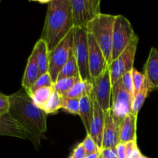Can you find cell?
<instances>
[{
  "label": "cell",
  "instance_id": "cell-29",
  "mask_svg": "<svg viewBox=\"0 0 158 158\" xmlns=\"http://www.w3.org/2000/svg\"><path fill=\"white\" fill-rule=\"evenodd\" d=\"M82 143H83V148H84L85 151H86V155L100 151V149L98 148L97 143H95V141L93 140L92 137L89 134H86V138L82 142Z\"/></svg>",
  "mask_w": 158,
  "mask_h": 158
},
{
  "label": "cell",
  "instance_id": "cell-6",
  "mask_svg": "<svg viewBox=\"0 0 158 158\" xmlns=\"http://www.w3.org/2000/svg\"><path fill=\"white\" fill-rule=\"evenodd\" d=\"M73 53L80 71V78L83 81L92 82L89 68L88 32L86 29L74 27Z\"/></svg>",
  "mask_w": 158,
  "mask_h": 158
},
{
  "label": "cell",
  "instance_id": "cell-23",
  "mask_svg": "<svg viewBox=\"0 0 158 158\" xmlns=\"http://www.w3.org/2000/svg\"><path fill=\"white\" fill-rule=\"evenodd\" d=\"M71 77H80V71H79L77 60L74 56L73 49L70 52L68 61L66 62L62 69L61 72L59 74L57 80L63 78H71Z\"/></svg>",
  "mask_w": 158,
  "mask_h": 158
},
{
  "label": "cell",
  "instance_id": "cell-25",
  "mask_svg": "<svg viewBox=\"0 0 158 158\" xmlns=\"http://www.w3.org/2000/svg\"><path fill=\"white\" fill-rule=\"evenodd\" d=\"M62 103H63V97L54 90L50 99L47 102L45 107L43 108V110L47 114H54L60 109H61Z\"/></svg>",
  "mask_w": 158,
  "mask_h": 158
},
{
  "label": "cell",
  "instance_id": "cell-14",
  "mask_svg": "<svg viewBox=\"0 0 158 158\" xmlns=\"http://www.w3.org/2000/svg\"><path fill=\"white\" fill-rule=\"evenodd\" d=\"M105 114L97 100L94 98V117L91 122L89 135L95 141L98 148L101 150L103 141V133L104 128Z\"/></svg>",
  "mask_w": 158,
  "mask_h": 158
},
{
  "label": "cell",
  "instance_id": "cell-19",
  "mask_svg": "<svg viewBox=\"0 0 158 158\" xmlns=\"http://www.w3.org/2000/svg\"><path fill=\"white\" fill-rule=\"evenodd\" d=\"M33 49L35 51L40 76H42L49 70V50L46 43L41 39L36 42Z\"/></svg>",
  "mask_w": 158,
  "mask_h": 158
},
{
  "label": "cell",
  "instance_id": "cell-16",
  "mask_svg": "<svg viewBox=\"0 0 158 158\" xmlns=\"http://www.w3.org/2000/svg\"><path fill=\"white\" fill-rule=\"evenodd\" d=\"M143 75L154 89H158V49L152 47L143 66Z\"/></svg>",
  "mask_w": 158,
  "mask_h": 158
},
{
  "label": "cell",
  "instance_id": "cell-7",
  "mask_svg": "<svg viewBox=\"0 0 158 158\" xmlns=\"http://www.w3.org/2000/svg\"><path fill=\"white\" fill-rule=\"evenodd\" d=\"M74 27L86 29L100 12V0H71Z\"/></svg>",
  "mask_w": 158,
  "mask_h": 158
},
{
  "label": "cell",
  "instance_id": "cell-26",
  "mask_svg": "<svg viewBox=\"0 0 158 158\" xmlns=\"http://www.w3.org/2000/svg\"><path fill=\"white\" fill-rule=\"evenodd\" d=\"M62 109L74 115L80 116V100L63 97Z\"/></svg>",
  "mask_w": 158,
  "mask_h": 158
},
{
  "label": "cell",
  "instance_id": "cell-33",
  "mask_svg": "<svg viewBox=\"0 0 158 158\" xmlns=\"http://www.w3.org/2000/svg\"><path fill=\"white\" fill-rule=\"evenodd\" d=\"M100 156L103 158H118L115 149L102 148L100 150Z\"/></svg>",
  "mask_w": 158,
  "mask_h": 158
},
{
  "label": "cell",
  "instance_id": "cell-13",
  "mask_svg": "<svg viewBox=\"0 0 158 158\" xmlns=\"http://www.w3.org/2000/svg\"><path fill=\"white\" fill-rule=\"evenodd\" d=\"M104 114V128L103 133L102 148L115 149L116 147L120 143L119 127L120 123L114 117L111 110Z\"/></svg>",
  "mask_w": 158,
  "mask_h": 158
},
{
  "label": "cell",
  "instance_id": "cell-32",
  "mask_svg": "<svg viewBox=\"0 0 158 158\" xmlns=\"http://www.w3.org/2000/svg\"><path fill=\"white\" fill-rule=\"evenodd\" d=\"M86 156V151L83 146V143H80L76 147L73 151L69 158H85Z\"/></svg>",
  "mask_w": 158,
  "mask_h": 158
},
{
  "label": "cell",
  "instance_id": "cell-10",
  "mask_svg": "<svg viewBox=\"0 0 158 158\" xmlns=\"http://www.w3.org/2000/svg\"><path fill=\"white\" fill-rule=\"evenodd\" d=\"M92 83L93 97L104 113L108 112L111 110L113 89L109 67L100 77L93 80Z\"/></svg>",
  "mask_w": 158,
  "mask_h": 158
},
{
  "label": "cell",
  "instance_id": "cell-36",
  "mask_svg": "<svg viewBox=\"0 0 158 158\" xmlns=\"http://www.w3.org/2000/svg\"><path fill=\"white\" fill-rule=\"evenodd\" d=\"M142 155H143V154H141L140 149H139V148L137 147V148H135V150L131 153V154L129 156L128 158H140Z\"/></svg>",
  "mask_w": 158,
  "mask_h": 158
},
{
  "label": "cell",
  "instance_id": "cell-28",
  "mask_svg": "<svg viewBox=\"0 0 158 158\" xmlns=\"http://www.w3.org/2000/svg\"><path fill=\"white\" fill-rule=\"evenodd\" d=\"M132 77L133 83H134V97L140 91L143 87L145 81V76L143 73L139 72L137 69L134 67L132 70Z\"/></svg>",
  "mask_w": 158,
  "mask_h": 158
},
{
  "label": "cell",
  "instance_id": "cell-1",
  "mask_svg": "<svg viewBox=\"0 0 158 158\" xmlns=\"http://www.w3.org/2000/svg\"><path fill=\"white\" fill-rule=\"evenodd\" d=\"M9 112L32 136L34 146L38 148L47 130L48 114L34 103L23 88L9 96Z\"/></svg>",
  "mask_w": 158,
  "mask_h": 158
},
{
  "label": "cell",
  "instance_id": "cell-17",
  "mask_svg": "<svg viewBox=\"0 0 158 158\" xmlns=\"http://www.w3.org/2000/svg\"><path fill=\"white\" fill-rule=\"evenodd\" d=\"M137 117L130 114L120 122V143H127L129 141L137 140Z\"/></svg>",
  "mask_w": 158,
  "mask_h": 158
},
{
  "label": "cell",
  "instance_id": "cell-27",
  "mask_svg": "<svg viewBox=\"0 0 158 158\" xmlns=\"http://www.w3.org/2000/svg\"><path fill=\"white\" fill-rule=\"evenodd\" d=\"M53 84L54 83L52 82V78H51L49 73H46L40 76V78L37 80V81L35 82V84L32 86V87L31 88V89L27 93V94H32V93H33L34 91H35L36 89H40V88H42V87H46V86H53Z\"/></svg>",
  "mask_w": 158,
  "mask_h": 158
},
{
  "label": "cell",
  "instance_id": "cell-30",
  "mask_svg": "<svg viewBox=\"0 0 158 158\" xmlns=\"http://www.w3.org/2000/svg\"><path fill=\"white\" fill-rule=\"evenodd\" d=\"M122 82H123V86L127 89L128 93L132 96L133 98H134V83H133V77H132V71L125 73L121 78Z\"/></svg>",
  "mask_w": 158,
  "mask_h": 158
},
{
  "label": "cell",
  "instance_id": "cell-15",
  "mask_svg": "<svg viewBox=\"0 0 158 158\" xmlns=\"http://www.w3.org/2000/svg\"><path fill=\"white\" fill-rule=\"evenodd\" d=\"M40 72L38 63H37L36 54H35V51L32 49V53L30 54L28 59L27 64L25 69L23 80H22V86L23 89L27 93L29 92L37 81V80L40 78Z\"/></svg>",
  "mask_w": 158,
  "mask_h": 158
},
{
  "label": "cell",
  "instance_id": "cell-2",
  "mask_svg": "<svg viewBox=\"0 0 158 158\" xmlns=\"http://www.w3.org/2000/svg\"><path fill=\"white\" fill-rule=\"evenodd\" d=\"M74 28L71 0H50L41 40L52 51Z\"/></svg>",
  "mask_w": 158,
  "mask_h": 158
},
{
  "label": "cell",
  "instance_id": "cell-11",
  "mask_svg": "<svg viewBox=\"0 0 158 158\" xmlns=\"http://www.w3.org/2000/svg\"><path fill=\"white\" fill-rule=\"evenodd\" d=\"M88 46H89V74L93 81L100 77L109 67V64L106 62L104 55L94 37L89 32H88Z\"/></svg>",
  "mask_w": 158,
  "mask_h": 158
},
{
  "label": "cell",
  "instance_id": "cell-18",
  "mask_svg": "<svg viewBox=\"0 0 158 158\" xmlns=\"http://www.w3.org/2000/svg\"><path fill=\"white\" fill-rule=\"evenodd\" d=\"M80 117L86 131V134H89V131H90L91 122L94 117L93 94L90 96H84L80 100Z\"/></svg>",
  "mask_w": 158,
  "mask_h": 158
},
{
  "label": "cell",
  "instance_id": "cell-34",
  "mask_svg": "<svg viewBox=\"0 0 158 158\" xmlns=\"http://www.w3.org/2000/svg\"><path fill=\"white\" fill-rule=\"evenodd\" d=\"M115 150L118 158H127L126 146H125V143H120L116 147Z\"/></svg>",
  "mask_w": 158,
  "mask_h": 158
},
{
  "label": "cell",
  "instance_id": "cell-8",
  "mask_svg": "<svg viewBox=\"0 0 158 158\" xmlns=\"http://www.w3.org/2000/svg\"><path fill=\"white\" fill-rule=\"evenodd\" d=\"M138 40V36L136 35L124 52L118 58L112 61L109 66L112 86L115 84L120 79H121L125 73L131 72L134 69V59Z\"/></svg>",
  "mask_w": 158,
  "mask_h": 158
},
{
  "label": "cell",
  "instance_id": "cell-4",
  "mask_svg": "<svg viewBox=\"0 0 158 158\" xmlns=\"http://www.w3.org/2000/svg\"><path fill=\"white\" fill-rule=\"evenodd\" d=\"M136 35L132 25L126 17L121 15H116L113 30L112 61L118 58L124 52Z\"/></svg>",
  "mask_w": 158,
  "mask_h": 158
},
{
  "label": "cell",
  "instance_id": "cell-3",
  "mask_svg": "<svg viewBox=\"0 0 158 158\" xmlns=\"http://www.w3.org/2000/svg\"><path fill=\"white\" fill-rule=\"evenodd\" d=\"M116 15L100 13L86 26V31L92 34L101 49L106 62L110 65L112 56V40Z\"/></svg>",
  "mask_w": 158,
  "mask_h": 158
},
{
  "label": "cell",
  "instance_id": "cell-21",
  "mask_svg": "<svg viewBox=\"0 0 158 158\" xmlns=\"http://www.w3.org/2000/svg\"><path fill=\"white\" fill-rule=\"evenodd\" d=\"M54 92V88L52 86H46L36 89L32 94H29V97L32 98V101L38 107L43 110L47 102L50 99L51 96Z\"/></svg>",
  "mask_w": 158,
  "mask_h": 158
},
{
  "label": "cell",
  "instance_id": "cell-40",
  "mask_svg": "<svg viewBox=\"0 0 158 158\" xmlns=\"http://www.w3.org/2000/svg\"><path fill=\"white\" fill-rule=\"evenodd\" d=\"M0 2H1V1H0Z\"/></svg>",
  "mask_w": 158,
  "mask_h": 158
},
{
  "label": "cell",
  "instance_id": "cell-39",
  "mask_svg": "<svg viewBox=\"0 0 158 158\" xmlns=\"http://www.w3.org/2000/svg\"><path fill=\"white\" fill-rule=\"evenodd\" d=\"M99 158H103V157H101V156H100V157H99Z\"/></svg>",
  "mask_w": 158,
  "mask_h": 158
},
{
  "label": "cell",
  "instance_id": "cell-20",
  "mask_svg": "<svg viewBox=\"0 0 158 158\" xmlns=\"http://www.w3.org/2000/svg\"><path fill=\"white\" fill-rule=\"evenodd\" d=\"M93 94L92 82L80 80L76 83L73 87L63 96V98H73L80 100L84 96H90Z\"/></svg>",
  "mask_w": 158,
  "mask_h": 158
},
{
  "label": "cell",
  "instance_id": "cell-12",
  "mask_svg": "<svg viewBox=\"0 0 158 158\" xmlns=\"http://www.w3.org/2000/svg\"><path fill=\"white\" fill-rule=\"evenodd\" d=\"M0 136H9L23 140H29L34 143L32 136L9 112L0 115Z\"/></svg>",
  "mask_w": 158,
  "mask_h": 158
},
{
  "label": "cell",
  "instance_id": "cell-37",
  "mask_svg": "<svg viewBox=\"0 0 158 158\" xmlns=\"http://www.w3.org/2000/svg\"><path fill=\"white\" fill-rule=\"evenodd\" d=\"M100 156V151L99 152H96L94 153V154H88V155L86 156L85 158H99Z\"/></svg>",
  "mask_w": 158,
  "mask_h": 158
},
{
  "label": "cell",
  "instance_id": "cell-35",
  "mask_svg": "<svg viewBox=\"0 0 158 158\" xmlns=\"http://www.w3.org/2000/svg\"><path fill=\"white\" fill-rule=\"evenodd\" d=\"M126 146V153H127V158L129 157L131 153L135 150V148H137V140H132V141H129L127 143H125Z\"/></svg>",
  "mask_w": 158,
  "mask_h": 158
},
{
  "label": "cell",
  "instance_id": "cell-9",
  "mask_svg": "<svg viewBox=\"0 0 158 158\" xmlns=\"http://www.w3.org/2000/svg\"><path fill=\"white\" fill-rule=\"evenodd\" d=\"M133 100L134 98L125 89L121 79L113 85L111 112L119 123L128 114H132Z\"/></svg>",
  "mask_w": 158,
  "mask_h": 158
},
{
  "label": "cell",
  "instance_id": "cell-5",
  "mask_svg": "<svg viewBox=\"0 0 158 158\" xmlns=\"http://www.w3.org/2000/svg\"><path fill=\"white\" fill-rule=\"evenodd\" d=\"M74 28L69 31L66 37L49 52V70L48 73L54 83L56 82L62 69L68 61L70 52L73 48Z\"/></svg>",
  "mask_w": 158,
  "mask_h": 158
},
{
  "label": "cell",
  "instance_id": "cell-22",
  "mask_svg": "<svg viewBox=\"0 0 158 158\" xmlns=\"http://www.w3.org/2000/svg\"><path fill=\"white\" fill-rule=\"evenodd\" d=\"M154 89V88L151 86L149 82L148 81L146 78H145L144 84H143V87L140 89V92L134 97V100H133V106H132V114L137 117L138 113L141 107L143 106V103H144L145 100H146L148 94Z\"/></svg>",
  "mask_w": 158,
  "mask_h": 158
},
{
  "label": "cell",
  "instance_id": "cell-31",
  "mask_svg": "<svg viewBox=\"0 0 158 158\" xmlns=\"http://www.w3.org/2000/svg\"><path fill=\"white\" fill-rule=\"evenodd\" d=\"M9 96L0 93V115L9 112Z\"/></svg>",
  "mask_w": 158,
  "mask_h": 158
},
{
  "label": "cell",
  "instance_id": "cell-38",
  "mask_svg": "<svg viewBox=\"0 0 158 158\" xmlns=\"http://www.w3.org/2000/svg\"><path fill=\"white\" fill-rule=\"evenodd\" d=\"M140 158H149V157H146V156H143V155H142V156H141V157H140Z\"/></svg>",
  "mask_w": 158,
  "mask_h": 158
},
{
  "label": "cell",
  "instance_id": "cell-24",
  "mask_svg": "<svg viewBox=\"0 0 158 158\" xmlns=\"http://www.w3.org/2000/svg\"><path fill=\"white\" fill-rule=\"evenodd\" d=\"M80 80H81L80 77H71V78H63L57 80V81L53 84L54 90L62 97H63Z\"/></svg>",
  "mask_w": 158,
  "mask_h": 158
}]
</instances>
